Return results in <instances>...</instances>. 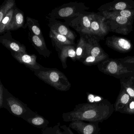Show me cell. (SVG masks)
I'll return each instance as SVG.
<instances>
[{"label":"cell","mask_w":134,"mask_h":134,"mask_svg":"<svg viewBox=\"0 0 134 134\" xmlns=\"http://www.w3.org/2000/svg\"><path fill=\"white\" fill-rule=\"evenodd\" d=\"M114 111V104L105 99L97 103L78 105L77 108L69 115L70 120L74 121L102 122L109 119Z\"/></svg>","instance_id":"obj_1"},{"label":"cell","mask_w":134,"mask_h":134,"mask_svg":"<svg viewBox=\"0 0 134 134\" xmlns=\"http://www.w3.org/2000/svg\"><path fill=\"white\" fill-rule=\"evenodd\" d=\"M98 68L103 73L119 80L134 76V68L122 63L117 59H106L98 65Z\"/></svg>","instance_id":"obj_2"},{"label":"cell","mask_w":134,"mask_h":134,"mask_svg":"<svg viewBox=\"0 0 134 134\" xmlns=\"http://www.w3.org/2000/svg\"><path fill=\"white\" fill-rule=\"evenodd\" d=\"M98 13L106 19L109 27L110 32L127 35L132 31L134 21L121 16L111 14L108 12H101Z\"/></svg>","instance_id":"obj_3"},{"label":"cell","mask_w":134,"mask_h":134,"mask_svg":"<svg viewBox=\"0 0 134 134\" xmlns=\"http://www.w3.org/2000/svg\"><path fill=\"white\" fill-rule=\"evenodd\" d=\"M36 74L41 80L58 90L66 91L70 87V84L67 77L59 70H41L37 72Z\"/></svg>","instance_id":"obj_4"},{"label":"cell","mask_w":134,"mask_h":134,"mask_svg":"<svg viewBox=\"0 0 134 134\" xmlns=\"http://www.w3.org/2000/svg\"><path fill=\"white\" fill-rule=\"evenodd\" d=\"M89 9L83 3H71L55 8L49 14V15L54 19L75 18L80 15L85 13V10Z\"/></svg>","instance_id":"obj_5"},{"label":"cell","mask_w":134,"mask_h":134,"mask_svg":"<svg viewBox=\"0 0 134 134\" xmlns=\"http://www.w3.org/2000/svg\"><path fill=\"white\" fill-rule=\"evenodd\" d=\"M110 32V29L105 17L97 13H94L91 23L90 34L98 40H103Z\"/></svg>","instance_id":"obj_6"},{"label":"cell","mask_w":134,"mask_h":134,"mask_svg":"<svg viewBox=\"0 0 134 134\" xmlns=\"http://www.w3.org/2000/svg\"><path fill=\"white\" fill-rule=\"evenodd\" d=\"M94 12H86L74 19L70 26L80 33L82 36L87 37L91 36V23Z\"/></svg>","instance_id":"obj_7"},{"label":"cell","mask_w":134,"mask_h":134,"mask_svg":"<svg viewBox=\"0 0 134 134\" xmlns=\"http://www.w3.org/2000/svg\"><path fill=\"white\" fill-rule=\"evenodd\" d=\"M105 44L110 48L121 53L130 52L133 48L131 41L125 37L115 35L107 37Z\"/></svg>","instance_id":"obj_8"},{"label":"cell","mask_w":134,"mask_h":134,"mask_svg":"<svg viewBox=\"0 0 134 134\" xmlns=\"http://www.w3.org/2000/svg\"><path fill=\"white\" fill-rule=\"evenodd\" d=\"M87 41V56L102 58L107 59L109 58V55L104 51L99 44V41L95 37L90 36L85 37Z\"/></svg>","instance_id":"obj_9"},{"label":"cell","mask_w":134,"mask_h":134,"mask_svg":"<svg viewBox=\"0 0 134 134\" xmlns=\"http://www.w3.org/2000/svg\"><path fill=\"white\" fill-rule=\"evenodd\" d=\"M132 9H134V1L132 0H114L102 5L98 10L99 12H116Z\"/></svg>","instance_id":"obj_10"},{"label":"cell","mask_w":134,"mask_h":134,"mask_svg":"<svg viewBox=\"0 0 134 134\" xmlns=\"http://www.w3.org/2000/svg\"><path fill=\"white\" fill-rule=\"evenodd\" d=\"M0 42L4 47L14 52L26 54V47L12 39L9 32L1 36Z\"/></svg>","instance_id":"obj_11"},{"label":"cell","mask_w":134,"mask_h":134,"mask_svg":"<svg viewBox=\"0 0 134 134\" xmlns=\"http://www.w3.org/2000/svg\"><path fill=\"white\" fill-rule=\"evenodd\" d=\"M99 122H90L85 123L83 121H75L74 129L81 134H98L99 133L100 128L99 126Z\"/></svg>","instance_id":"obj_12"},{"label":"cell","mask_w":134,"mask_h":134,"mask_svg":"<svg viewBox=\"0 0 134 134\" xmlns=\"http://www.w3.org/2000/svg\"><path fill=\"white\" fill-rule=\"evenodd\" d=\"M13 57L20 63L31 69L38 70L40 69L36 62L37 56L35 54L29 55L26 54L14 52Z\"/></svg>","instance_id":"obj_13"},{"label":"cell","mask_w":134,"mask_h":134,"mask_svg":"<svg viewBox=\"0 0 134 134\" xmlns=\"http://www.w3.org/2000/svg\"><path fill=\"white\" fill-rule=\"evenodd\" d=\"M50 20L48 26L50 29L54 30L59 34L66 37L70 40L74 41L76 36L66 26L62 24L61 22L56 21L55 19L51 18Z\"/></svg>","instance_id":"obj_14"},{"label":"cell","mask_w":134,"mask_h":134,"mask_svg":"<svg viewBox=\"0 0 134 134\" xmlns=\"http://www.w3.org/2000/svg\"><path fill=\"white\" fill-rule=\"evenodd\" d=\"M131 98L127 93L124 88L121 85L119 94L114 104V111L120 112L130 102Z\"/></svg>","instance_id":"obj_15"},{"label":"cell","mask_w":134,"mask_h":134,"mask_svg":"<svg viewBox=\"0 0 134 134\" xmlns=\"http://www.w3.org/2000/svg\"><path fill=\"white\" fill-rule=\"evenodd\" d=\"M29 36L31 42L35 48L39 52L40 54L48 57L51 54L50 51L47 48L44 39L30 32Z\"/></svg>","instance_id":"obj_16"},{"label":"cell","mask_w":134,"mask_h":134,"mask_svg":"<svg viewBox=\"0 0 134 134\" xmlns=\"http://www.w3.org/2000/svg\"><path fill=\"white\" fill-rule=\"evenodd\" d=\"M68 58H71L74 61L76 60V48L72 45H65L61 49L60 58L64 68L66 67V59Z\"/></svg>","instance_id":"obj_17"},{"label":"cell","mask_w":134,"mask_h":134,"mask_svg":"<svg viewBox=\"0 0 134 134\" xmlns=\"http://www.w3.org/2000/svg\"><path fill=\"white\" fill-rule=\"evenodd\" d=\"M24 23V17L23 12L18 9H15L13 18L7 30H14L18 29L23 26Z\"/></svg>","instance_id":"obj_18"},{"label":"cell","mask_w":134,"mask_h":134,"mask_svg":"<svg viewBox=\"0 0 134 134\" xmlns=\"http://www.w3.org/2000/svg\"><path fill=\"white\" fill-rule=\"evenodd\" d=\"M50 37L55 43L58 47L62 49L63 46L65 45H72L74 44V42L63 35L59 34L54 30L51 29Z\"/></svg>","instance_id":"obj_19"},{"label":"cell","mask_w":134,"mask_h":134,"mask_svg":"<svg viewBox=\"0 0 134 134\" xmlns=\"http://www.w3.org/2000/svg\"><path fill=\"white\" fill-rule=\"evenodd\" d=\"M87 41L84 37L81 36L76 48V60H83L87 57Z\"/></svg>","instance_id":"obj_20"},{"label":"cell","mask_w":134,"mask_h":134,"mask_svg":"<svg viewBox=\"0 0 134 134\" xmlns=\"http://www.w3.org/2000/svg\"><path fill=\"white\" fill-rule=\"evenodd\" d=\"M120 80L121 85L124 88L127 93L134 100V76H130Z\"/></svg>","instance_id":"obj_21"},{"label":"cell","mask_w":134,"mask_h":134,"mask_svg":"<svg viewBox=\"0 0 134 134\" xmlns=\"http://www.w3.org/2000/svg\"><path fill=\"white\" fill-rule=\"evenodd\" d=\"M26 25L29 27L30 32L34 35L44 39L38 21L35 19L28 17L26 18Z\"/></svg>","instance_id":"obj_22"},{"label":"cell","mask_w":134,"mask_h":134,"mask_svg":"<svg viewBox=\"0 0 134 134\" xmlns=\"http://www.w3.org/2000/svg\"><path fill=\"white\" fill-rule=\"evenodd\" d=\"M14 9L11 10L4 18L0 22V33H3L7 30V28L9 26L13 18Z\"/></svg>","instance_id":"obj_23"},{"label":"cell","mask_w":134,"mask_h":134,"mask_svg":"<svg viewBox=\"0 0 134 134\" xmlns=\"http://www.w3.org/2000/svg\"><path fill=\"white\" fill-rule=\"evenodd\" d=\"M15 5L14 0H8L5 3L3 4L0 9V22Z\"/></svg>","instance_id":"obj_24"},{"label":"cell","mask_w":134,"mask_h":134,"mask_svg":"<svg viewBox=\"0 0 134 134\" xmlns=\"http://www.w3.org/2000/svg\"><path fill=\"white\" fill-rule=\"evenodd\" d=\"M110 14L121 16L132 21L134 20V9H127L116 12H108Z\"/></svg>","instance_id":"obj_25"},{"label":"cell","mask_w":134,"mask_h":134,"mask_svg":"<svg viewBox=\"0 0 134 134\" xmlns=\"http://www.w3.org/2000/svg\"><path fill=\"white\" fill-rule=\"evenodd\" d=\"M105 60H106V59L103 58H97L90 55L87 56L86 58L82 60V63L83 64L86 65H98Z\"/></svg>","instance_id":"obj_26"},{"label":"cell","mask_w":134,"mask_h":134,"mask_svg":"<svg viewBox=\"0 0 134 134\" xmlns=\"http://www.w3.org/2000/svg\"><path fill=\"white\" fill-rule=\"evenodd\" d=\"M120 113L128 114H134V100L131 99L127 105Z\"/></svg>","instance_id":"obj_27"},{"label":"cell","mask_w":134,"mask_h":134,"mask_svg":"<svg viewBox=\"0 0 134 134\" xmlns=\"http://www.w3.org/2000/svg\"><path fill=\"white\" fill-rule=\"evenodd\" d=\"M10 103V105L11 109L13 113L15 115H20L23 113V110L22 107L19 105L17 102H11Z\"/></svg>","instance_id":"obj_28"},{"label":"cell","mask_w":134,"mask_h":134,"mask_svg":"<svg viewBox=\"0 0 134 134\" xmlns=\"http://www.w3.org/2000/svg\"><path fill=\"white\" fill-rule=\"evenodd\" d=\"M117 59L122 63L129 65L134 68V56H128Z\"/></svg>","instance_id":"obj_29"},{"label":"cell","mask_w":134,"mask_h":134,"mask_svg":"<svg viewBox=\"0 0 134 134\" xmlns=\"http://www.w3.org/2000/svg\"><path fill=\"white\" fill-rule=\"evenodd\" d=\"M32 123L35 125H40L44 122L43 119L41 117H36L32 120Z\"/></svg>","instance_id":"obj_30"},{"label":"cell","mask_w":134,"mask_h":134,"mask_svg":"<svg viewBox=\"0 0 134 134\" xmlns=\"http://www.w3.org/2000/svg\"><path fill=\"white\" fill-rule=\"evenodd\" d=\"M95 95L89 94L88 95V100L89 103H94V98Z\"/></svg>","instance_id":"obj_31"},{"label":"cell","mask_w":134,"mask_h":134,"mask_svg":"<svg viewBox=\"0 0 134 134\" xmlns=\"http://www.w3.org/2000/svg\"><path fill=\"white\" fill-rule=\"evenodd\" d=\"M3 86L1 84V86H0V97H1V106L2 105V103H3Z\"/></svg>","instance_id":"obj_32"},{"label":"cell","mask_w":134,"mask_h":134,"mask_svg":"<svg viewBox=\"0 0 134 134\" xmlns=\"http://www.w3.org/2000/svg\"><path fill=\"white\" fill-rule=\"evenodd\" d=\"M98 134H100V133H98Z\"/></svg>","instance_id":"obj_33"}]
</instances>
